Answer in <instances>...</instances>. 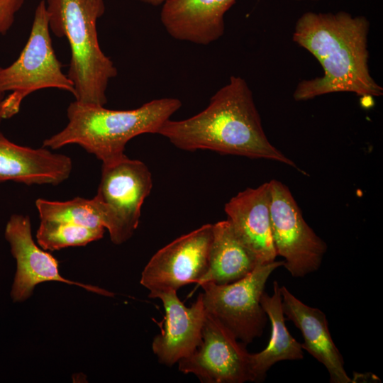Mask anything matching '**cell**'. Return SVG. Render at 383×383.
Returning <instances> with one entry per match:
<instances>
[{"label":"cell","mask_w":383,"mask_h":383,"mask_svg":"<svg viewBox=\"0 0 383 383\" xmlns=\"http://www.w3.org/2000/svg\"><path fill=\"white\" fill-rule=\"evenodd\" d=\"M370 27L365 16L346 11L303 13L295 23L292 39L315 57L323 74L301 81L294 91V100L338 92L382 96L383 88L369 68Z\"/></svg>","instance_id":"6da1fadb"},{"label":"cell","mask_w":383,"mask_h":383,"mask_svg":"<svg viewBox=\"0 0 383 383\" xmlns=\"http://www.w3.org/2000/svg\"><path fill=\"white\" fill-rule=\"evenodd\" d=\"M157 134L184 150H209L274 160L299 169L267 138L252 92L239 76L230 77L203 111L184 120H167Z\"/></svg>","instance_id":"7a4b0ae2"},{"label":"cell","mask_w":383,"mask_h":383,"mask_svg":"<svg viewBox=\"0 0 383 383\" xmlns=\"http://www.w3.org/2000/svg\"><path fill=\"white\" fill-rule=\"evenodd\" d=\"M181 106L177 98L154 99L131 110H111L74 101L67 110V126L45 139L43 147L59 149L77 144L102 163L110 162L126 155V145L134 137L157 134Z\"/></svg>","instance_id":"3957f363"},{"label":"cell","mask_w":383,"mask_h":383,"mask_svg":"<svg viewBox=\"0 0 383 383\" xmlns=\"http://www.w3.org/2000/svg\"><path fill=\"white\" fill-rule=\"evenodd\" d=\"M49 28L56 37L66 38L71 57L67 76L75 101L104 106L110 79L118 71L101 49L97 20L104 13V0H45Z\"/></svg>","instance_id":"277c9868"},{"label":"cell","mask_w":383,"mask_h":383,"mask_svg":"<svg viewBox=\"0 0 383 383\" xmlns=\"http://www.w3.org/2000/svg\"><path fill=\"white\" fill-rule=\"evenodd\" d=\"M62 67L52 44L45 1L42 0L18 57L10 65L0 67V90L10 92L2 102L3 119L18 113L23 100L35 91L55 88L74 94V84Z\"/></svg>","instance_id":"5b68a950"},{"label":"cell","mask_w":383,"mask_h":383,"mask_svg":"<svg viewBox=\"0 0 383 383\" xmlns=\"http://www.w3.org/2000/svg\"><path fill=\"white\" fill-rule=\"evenodd\" d=\"M152 188V174L142 161L124 155L102 164L94 198L113 244H122L132 237L140 222L142 206Z\"/></svg>","instance_id":"8992f818"},{"label":"cell","mask_w":383,"mask_h":383,"mask_svg":"<svg viewBox=\"0 0 383 383\" xmlns=\"http://www.w3.org/2000/svg\"><path fill=\"white\" fill-rule=\"evenodd\" d=\"M284 261L259 264L245 277L232 283L205 282L202 301L207 313L226 326L245 345L260 337L268 317L260 299L270 276Z\"/></svg>","instance_id":"52a82bcc"},{"label":"cell","mask_w":383,"mask_h":383,"mask_svg":"<svg viewBox=\"0 0 383 383\" xmlns=\"http://www.w3.org/2000/svg\"><path fill=\"white\" fill-rule=\"evenodd\" d=\"M270 222L277 255L294 278L318 270L327 245L305 221L289 188L279 180L269 182Z\"/></svg>","instance_id":"ba28073f"},{"label":"cell","mask_w":383,"mask_h":383,"mask_svg":"<svg viewBox=\"0 0 383 383\" xmlns=\"http://www.w3.org/2000/svg\"><path fill=\"white\" fill-rule=\"evenodd\" d=\"M213 224L184 234L157 251L144 267L140 284L150 292L177 291L197 284L207 270Z\"/></svg>","instance_id":"9c48e42d"},{"label":"cell","mask_w":383,"mask_h":383,"mask_svg":"<svg viewBox=\"0 0 383 383\" xmlns=\"http://www.w3.org/2000/svg\"><path fill=\"white\" fill-rule=\"evenodd\" d=\"M201 337L200 345L177 362L181 372L192 374L204 383L251 382L250 353L245 345L207 313Z\"/></svg>","instance_id":"30bf717a"},{"label":"cell","mask_w":383,"mask_h":383,"mask_svg":"<svg viewBox=\"0 0 383 383\" xmlns=\"http://www.w3.org/2000/svg\"><path fill=\"white\" fill-rule=\"evenodd\" d=\"M4 235L16 261V272L10 293L13 302L27 300L37 284L49 281L74 284L105 296H114L106 289L70 281L61 276L57 260L35 244L28 216L11 215L6 223Z\"/></svg>","instance_id":"8fae6325"},{"label":"cell","mask_w":383,"mask_h":383,"mask_svg":"<svg viewBox=\"0 0 383 383\" xmlns=\"http://www.w3.org/2000/svg\"><path fill=\"white\" fill-rule=\"evenodd\" d=\"M148 296L159 299L165 309L162 329L152 343V350L160 364L171 367L190 355L201 344L206 316L201 294L187 306L177 291L150 292Z\"/></svg>","instance_id":"7c38bea8"},{"label":"cell","mask_w":383,"mask_h":383,"mask_svg":"<svg viewBox=\"0 0 383 383\" xmlns=\"http://www.w3.org/2000/svg\"><path fill=\"white\" fill-rule=\"evenodd\" d=\"M270 204L268 182L240 192L224 206L233 231L259 264L273 262L277 256L272 235Z\"/></svg>","instance_id":"4fadbf2b"},{"label":"cell","mask_w":383,"mask_h":383,"mask_svg":"<svg viewBox=\"0 0 383 383\" xmlns=\"http://www.w3.org/2000/svg\"><path fill=\"white\" fill-rule=\"evenodd\" d=\"M236 0H166L160 21L173 38L207 45L225 32L224 15Z\"/></svg>","instance_id":"5bb4252c"},{"label":"cell","mask_w":383,"mask_h":383,"mask_svg":"<svg viewBox=\"0 0 383 383\" xmlns=\"http://www.w3.org/2000/svg\"><path fill=\"white\" fill-rule=\"evenodd\" d=\"M282 306L286 320L293 322L301 331L306 350L326 368L331 383H350L343 357L331 337L326 314L311 307L292 294L285 286L281 287Z\"/></svg>","instance_id":"9a60e30c"},{"label":"cell","mask_w":383,"mask_h":383,"mask_svg":"<svg viewBox=\"0 0 383 383\" xmlns=\"http://www.w3.org/2000/svg\"><path fill=\"white\" fill-rule=\"evenodd\" d=\"M72 170V160L47 148L18 145L0 132V183L13 181L27 185H57Z\"/></svg>","instance_id":"2e32d148"},{"label":"cell","mask_w":383,"mask_h":383,"mask_svg":"<svg viewBox=\"0 0 383 383\" xmlns=\"http://www.w3.org/2000/svg\"><path fill=\"white\" fill-rule=\"evenodd\" d=\"M257 265L255 256L238 238L229 221H220L213 224L208 268L197 284L232 283L247 276Z\"/></svg>","instance_id":"e0dca14e"},{"label":"cell","mask_w":383,"mask_h":383,"mask_svg":"<svg viewBox=\"0 0 383 383\" xmlns=\"http://www.w3.org/2000/svg\"><path fill=\"white\" fill-rule=\"evenodd\" d=\"M261 305L271 323V334L267 345L262 351L250 354L251 382L265 379L267 372L275 363L283 360H298L304 357L301 343L289 332L282 306L281 287L274 282L273 293L263 292Z\"/></svg>","instance_id":"ac0fdd59"},{"label":"cell","mask_w":383,"mask_h":383,"mask_svg":"<svg viewBox=\"0 0 383 383\" xmlns=\"http://www.w3.org/2000/svg\"><path fill=\"white\" fill-rule=\"evenodd\" d=\"M35 206L40 220H52L73 223L90 227L104 228L99 204L92 198L76 197L66 201L38 199Z\"/></svg>","instance_id":"d6986e66"},{"label":"cell","mask_w":383,"mask_h":383,"mask_svg":"<svg viewBox=\"0 0 383 383\" xmlns=\"http://www.w3.org/2000/svg\"><path fill=\"white\" fill-rule=\"evenodd\" d=\"M104 228H90L70 222L40 220L36 233L44 250H58L67 247L84 246L101 239Z\"/></svg>","instance_id":"ffe728a7"},{"label":"cell","mask_w":383,"mask_h":383,"mask_svg":"<svg viewBox=\"0 0 383 383\" xmlns=\"http://www.w3.org/2000/svg\"><path fill=\"white\" fill-rule=\"evenodd\" d=\"M24 0H0V35L8 33L12 27L16 13L23 4Z\"/></svg>","instance_id":"44dd1931"},{"label":"cell","mask_w":383,"mask_h":383,"mask_svg":"<svg viewBox=\"0 0 383 383\" xmlns=\"http://www.w3.org/2000/svg\"><path fill=\"white\" fill-rule=\"evenodd\" d=\"M143 3L150 4L152 6H159L162 4L166 0H138Z\"/></svg>","instance_id":"7402d4cb"},{"label":"cell","mask_w":383,"mask_h":383,"mask_svg":"<svg viewBox=\"0 0 383 383\" xmlns=\"http://www.w3.org/2000/svg\"><path fill=\"white\" fill-rule=\"evenodd\" d=\"M4 97H5V93H4L3 91L0 90V123L1 121L3 120V118L1 116V106H2V102Z\"/></svg>","instance_id":"603a6c76"},{"label":"cell","mask_w":383,"mask_h":383,"mask_svg":"<svg viewBox=\"0 0 383 383\" xmlns=\"http://www.w3.org/2000/svg\"><path fill=\"white\" fill-rule=\"evenodd\" d=\"M294 1H304V0H294ZM311 1H318V0H311Z\"/></svg>","instance_id":"cb8c5ba5"}]
</instances>
